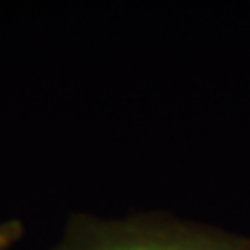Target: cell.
Instances as JSON below:
<instances>
[{
    "label": "cell",
    "mask_w": 250,
    "mask_h": 250,
    "mask_svg": "<svg viewBox=\"0 0 250 250\" xmlns=\"http://www.w3.org/2000/svg\"><path fill=\"white\" fill-rule=\"evenodd\" d=\"M52 250H250V237L167 213H78Z\"/></svg>",
    "instance_id": "1"
},
{
    "label": "cell",
    "mask_w": 250,
    "mask_h": 250,
    "mask_svg": "<svg viewBox=\"0 0 250 250\" xmlns=\"http://www.w3.org/2000/svg\"><path fill=\"white\" fill-rule=\"evenodd\" d=\"M24 223L21 219H6L0 223V250H11L24 235Z\"/></svg>",
    "instance_id": "2"
}]
</instances>
